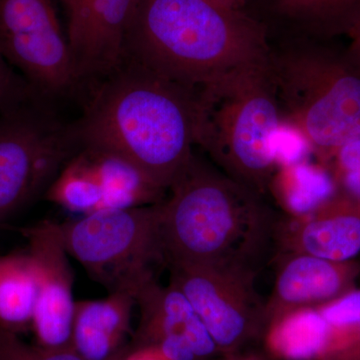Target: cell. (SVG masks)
Masks as SVG:
<instances>
[{"mask_svg": "<svg viewBox=\"0 0 360 360\" xmlns=\"http://www.w3.org/2000/svg\"><path fill=\"white\" fill-rule=\"evenodd\" d=\"M345 37L349 40L348 49L360 60V16L349 28Z\"/></svg>", "mask_w": 360, "mask_h": 360, "instance_id": "484cf974", "label": "cell"}, {"mask_svg": "<svg viewBox=\"0 0 360 360\" xmlns=\"http://www.w3.org/2000/svg\"><path fill=\"white\" fill-rule=\"evenodd\" d=\"M82 149L94 165L103 189L98 212L158 205L165 200L167 191L129 161L101 149Z\"/></svg>", "mask_w": 360, "mask_h": 360, "instance_id": "2e32d148", "label": "cell"}, {"mask_svg": "<svg viewBox=\"0 0 360 360\" xmlns=\"http://www.w3.org/2000/svg\"><path fill=\"white\" fill-rule=\"evenodd\" d=\"M160 203L167 266L202 264L258 274L276 248L278 217L264 201L193 153Z\"/></svg>", "mask_w": 360, "mask_h": 360, "instance_id": "7a4b0ae2", "label": "cell"}, {"mask_svg": "<svg viewBox=\"0 0 360 360\" xmlns=\"http://www.w3.org/2000/svg\"><path fill=\"white\" fill-rule=\"evenodd\" d=\"M80 148L73 122L49 103L0 115V225L45 194Z\"/></svg>", "mask_w": 360, "mask_h": 360, "instance_id": "52a82bcc", "label": "cell"}, {"mask_svg": "<svg viewBox=\"0 0 360 360\" xmlns=\"http://www.w3.org/2000/svg\"><path fill=\"white\" fill-rule=\"evenodd\" d=\"M326 168L335 191L360 203V139L338 149Z\"/></svg>", "mask_w": 360, "mask_h": 360, "instance_id": "44dd1931", "label": "cell"}, {"mask_svg": "<svg viewBox=\"0 0 360 360\" xmlns=\"http://www.w3.org/2000/svg\"><path fill=\"white\" fill-rule=\"evenodd\" d=\"M241 356H243V354H236L231 355H224V357L222 359H214V357H213V359L203 360H241Z\"/></svg>", "mask_w": 360, "mask_h": 360, "instance_id": "83f0119b", "label": "cell"}, {"mask_svg": "<svg viewBox=\"0 0 360 360\" xmlns=\"http://www.w3.org/2000/svg\"><path fill=\"white\" fill-rule=\"evenodd\" d=\"M139 310V326L129 352L153 348L170 360H203L221 354L193 305L172 283L158 279L134 295Z\"/></svg>", "mask_w": 360, "mask_h": 360, "instance_id": "8fae6325", "label": "cell"}, {"mask_svg": "<svg viewBox=\"0 0 360 360\" xmlns=\"http://www.w3.org/2000/svg\"><path fill=\"white\" fill-rule=\"evenodd\" d=\"M167 267L169 283L186 296L224 356L264 335L265 302L255 288L257 274L217 265Z\"/></svg>", "mask_w": 360, "mask_h": 360, "instance_id": "9c48e42d", "label": "cell"}, {"mask_svg": "<svg viewBox=\"0 0 360 360\" xmlns=\"http://www.w3.org/2000/svg\"><path fill=\"white\" fill-rule=\"evenodd\" d=\"M196 120L195 92L123 58L73 124L82 148L120 156L167 191L193 158Z\"/></svg>", "mask_w": 360, "mask_h": 360, "instance_id": "6da1fadb", "label": "cell"}, {"mask_svg": "<svg viewBox=\"0 0 360 360\" xmlns=\"http://www.w3.org/2000/svg\"><path fill=\"white\" fill-rule=\"evenodd\" d=\"M269 49L264 21L217 0H139L123 58L195 92Z\"/></svg>", "mask_w": 360, "mask_h": 360, "instance_id": "3957f363", "label": "cell"}, {"mask_svg": "<svg viewBox=\"0 0 360 360\" xmlns=\"http://www.w3.org/2000/svg\"><path fill=\"white\" fill-rule=\"evenodd\" d=\"M274 290L264 304L265 328L295 310L321 307L355 290L360 264L302 253L276 255Z\"/></svg>", "mask_w": 360, "mask_h": 360, "instance_id": "5bb4252c", "label": "cell"}, {"mask_svg": "<svg viewBox=\"0 0 360 360\" xmlns=\"http://www.w3.org/2000/svg\"><path fill=\"white\" fill-rule=\"evenodd\" d=\"M319 360H360V328L335 352Z\"/></svg>", "mask_w": 360, "mask_h": 360, "instance_id": "cb8c5ba5", "label": "cell"}, {"mask_svg": "<svg viewBox=\"0 0 360 360\" xmlns=\"http://www.w3.org/2000/svg\"><path fill=\"white\" fill-rule=\"evenodd\" d=\"M122 360H170L153 348H139L129 352Z\"/></svg>", "mask_w": 360, "mask_h": 360, "instance_id": "d4e9b609", "label": "cell"}, {"mask_svg": "<svg viewBox=\"0 0 360 360\" xmlns=\"http://www.w3.org/2000/svg\"><path fill=\"white\" fill-rule=\"evenodd\" d=\"M265 348L277 360H317L328 350L330 328L319 307L295 310L264 329Z\"/></svg>", "mask_w": 360, "mask_h": 360, "instance_id": "e0dca14e", "label": "cell"}, {"mask_svg": "<svg viewBox=\"0 0 360 360\" xmlns=\"http://www.w3.org/2000/svg\"><path fill=\"white\" fill-rule=\"evenodd\" d=\"M0 53L49 103L82 86L56 0H0Z\"/></svg>", "mask_w": 360, "mask_h": 360, "instance_id": "ba28073f", "label": "cell"}, {"mask_svg": "<svg viewBox=\"0 0 360 360\" xmlns=\"http://www.w3.org/2000/svg\"><path fill=\"white\" fill-rule=\"evenodd\" d=\"M40 103L49 101H45L0 53V115Z\"/></svg>", "mask_w": 360, "mask_h": 360, "instance_id": "7402d4cb", "label": "cell"}, {"mask_svg": "<svg viewBox=\"0 0 360 360\" xmlns=\"http://www.w3.org/2000/svg\"><path fill=\"white\" fill-rule=\"evenodd\" d=\"M68 18V37L82 85L96 84L120 65L139 0H59Z\"/></svg>", "mask_w": 360, "mask_h": 360, "instance_id": "7c38bea8", "label": "cell"}, {"mask_svg": "<svg viewBox=\"0 0 360 360\" xmlns=\"http://www.w3.org/2000/svg\"><path fill=\"white\" fill-rule=\"evenodd\" d=\"M27 241L37 279L32 330L37 345L49 349H72L73 271L60 226L49 220L21 229Z\"/></svg>", "mask_w": 360, "mask_h": 360, "instance_id": "30bf717a", "label": "cell"}, {"mask_svg": "<svg viewBox=\"0 0 360 360\" xmlns=\"http://www.w3.org/2000/svg\"><path fill=\"white\" fill-rule=\"evenodd\" d=\"M44 198L71 212H98L103 201L101 182L84 149L80 148L59 172Z\"/></svg>", "mask_w": 360, "mask_h": 360, "instance_id": "ffe728a7", "label": "cell"}, {"mask_svg": "<svg viewBox=\"0 0 360 360\" xmlns=\"http://www.w3.org/2000/svg\"><path fill=\"white\" fill-rule=\"evenodd\" d=\"M160 203L101 210L59 224L66 251L108 292L134 297L142 286L158 279L155 269L167 265Z\"/></svg>", "mask_w": 360, "mask_h": 360, "instance_id": "8992f818", "label": "cell"}, {"mask_svg": "<svg viewBox=\"0 0 360 360\" xmlns=\"http://www.w3.org/2000/svg\"><path fill=\"white\" fill-rule=\"evenodd\" d=\"M37 279L27 250L0 255V329L20 335L32 330Z\"/></svg>", "mask_w": 360, "mask_h": 360, "instance_id": "d6986e66", "label": "cell"}, {"mask_svg": "<svg viewBox=\"0 0 360 360\" xmlns=\"http://www.w3.org/2000/svg\"><path fill=\"white\" fill-rule=\"evenodd\" d=\"M241 360H264V357L255 354H243Z\"/></svg>", "mask_w": 360, "mask_h": 360, "instance_id": "f1b7e54d", "label": "cell"}, {"mask_svg": "<svg viewBox=\"0 0 360 360\" xmlns=\"http://www.w3.org/2000/svg\"><path fill=\"white\" fill-rule=\"evenodd\" d=\"M220 4H224L232 8L239 9V11H243V6L245 4V0H217Z\"/></svg>", "mask_w": 360, "mask_h": 360, "instance_id": "4316f807", "label": "cell"}, {"mask_svg": "<svg viewBox=\"0 0 360 360\" xmlns=\"http://www.w3.org/2000/svg\"><path fill=\"white\" fill-rule=\"evenodd\" d=\"M277 253L350 262L360 253V203L335 193L311 212L278 220Z\"/></svg>", "mask_w": 360, "mask_h": 360, "instance_id": "4fadbf2b", "label": "cell"}, {"mask_svg": "<svg viewBox=\"0 0 360 360\" xmlns=\"http://www.w3.org/2000/svg\"><path fill=\"white\" fill-rule=\"evenodd\" d=\"M0 360H84L73 349H49L0 329Z\"/></svg>", "mask_w": 360, "mask_h": 360, "instance_id": "603a6c76", "label": "cell"}, {"mask_svg": "<svg viewBox=\"0 0 360 360\" xmlns=\"http://www.w3.org/2000/svg\"><path fill=\"white\" fill-rule=\"evenodd\" d=\"M136 302L127 292L75 302L72 349L84 360H122L129 352Z\"/></svg>", "mask_w": 360, "mask_h": 360, "instance_id": "9a60e30c", "label": "cell"}, {"mask_svg": "<svg viewBox=\"0 0 360 360\" xmlns=\"http://www.w3.org/2000/svg\"><path fill=\"white\" fill-rule=\"evenodd\" d=\"M196 146L227 176L264 196L278 170L283 124L267 66H243L196 90Z\"/></svg>", "mask_w": 360, "mask_h": 360, "instance_id": "5b68a950", "label": "cell"}, {"mask_svg": "<svg viewBox=\"0 0 360 360\" xmlns=\"http://www.w3.org/2000/svg\"><path fill=\"white\" fill-rule=\"evenodd\" d=\"M330 40L290 37L269 41L267 66L283 123L326 167L360 139V60Z\"/></svg>", "mask_w": 360, "mask_h": 360, "instance_id": "277c9868", "label": "cell"}, {"mask_svg": "<svg viewBox=\"0 0 360 360\" xmlns=\"http://www.w3.org/2000/svg\"><path fill=\"white\" fill-rule=\"evenodd\" d=\"M272 11L291 37L331 40L347 35L360 16V0H272Z\"/></svg>", "mask_w": 360, "mask_h": 360, "instance_id": "ac0fdd59", "label": "cell"}]
</instances>
